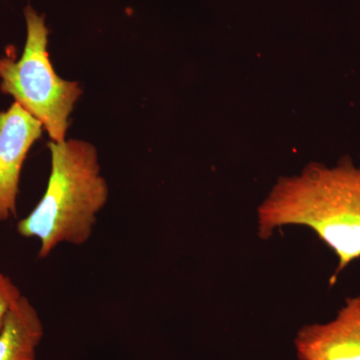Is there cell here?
<instances>
[{"label":"cell","mask_w":360,"mask_h":360,"mask_svg":"<svg viewBox=\"0 0 360 360\" xmlns=\"http://www.w3.org/2000/svg\"><path fill=\"white\" fill-rule=\"evenodd\" d=\"M286 225L309 227L333 250V285L360 258V167L347 158L331 167L311 163L302 174L279 179L258 207L257 233L267 239Z\"/></svg>","instance_id":"obj_1"},{"label":"cell","mask_w":360,"mask_h":360,"mask_svg":"<svg viewBox=\"0 0 360 360\" xmlns=\"http://www.w3.org/2000/svg\"><path fill=\"white\" fill-rule=\"evenodd\" d=\"M49 148L51 172L46 191L34 210L18 224L21 236L39 239V258L49 257L61 243L85 245L110 193L91 143L77 139L51 141Z\"/></svg>","instance_id":"obj_2"},{"label":"cell","mask_w":360,"mask_h":360,"mask_svg":"<svg viewBox=\"0 0 360 360\" xmlns=\"http://www.w3.org/2000/svg\"><path fill=\"white\" fill-rule=\"evenodd\" d=\"M25 18L27 32L25 51L18 60L0 58V90L39 120L51 141H65L68 118L82 96V87L77 82L59 77L52 68L44 16L27 6Z\"/></svg>","instance_id":"obj_3"},{"label":"cell","mask_w":360,"mask_h":360,"mask_svg":"<svg viewBox=\"0 0 360 360\" xmlns=\"http://www.w3.org/2000/svg\"><path fill=\"white\" fill-rule=\"evenodd\" d=\"M44 127L20 104L0 111V222L16 217L21 169Z\"/></svg>","instance_id":"obj_4"},{"label":"cell","mask_w":360,"mask_h":360,"mask_svg":"<svg viewBox=\"0 0 360 360\" xmlns=\"http://www.w3.org/2000/svg\"><path fill=\"white\" fill-rule=\"evenodd\" d=\"M295 345L300 360H360V295L347 298L333 321L303 326Z\"/></svg>","instance_id":"obj_5"},{"label":"cell","mask_w":360,"mask_h":360,"mask_svg":"<svg viewBox=\"0 0 360 360\" xmlns=\"http://www.w3.org/2000/svg\"><path fill=\"white\" fill-rule=\"evenodd\" d=\"M44 335L39 311L21 296L0 329V360H35Z\"/></svg>","instance_id":"obj_6"},{"label":"cell","mask_w":360,"mask_h":360,"mask_svg":"<svg viewBox=\"0 0 360 360\" xmlns=\"http://www.w3.org/2000/svg\"><path fill=\"white\" fill-rule=\"evenodd\" d=\"M22 296L20 288L6 274L0 271V329L13 305Z\"/></svg>","instance_id":"obj_7"}]
</instances>
